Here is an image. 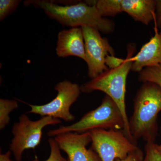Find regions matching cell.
Listing matches in <instances>:
<instances>
[{
    "mask_svg": "<svg viewBox=\"0 0 161 161\" xmlns=\"http://www.w3.org/2000/svg\"><path fill=\"white\" fill-rule=\"evenodd\" d=\"M24 3L43 9L49 18L63 26L71 28L89 26L104 34L111 33L115 30L113 21L102 17L95 5H88L85 1L64 5L45 0L26 1Z\"/></svg>",
    "mask_w": 161,
    "mask_h": 161,
    "instance_id": "6da1fadb",
    "label": "cell"
},
{
    "mask_svg": "<svg viewBox=\"0 0 161 161\" xmlns=\"http://www.w3.org/2000/svg\"><path fill=\"white\" fill-rule=\"evenodd\" d=\"M19 107L15 99H0V130H3L10 122L9 114Z\"/></svg>",
    "mask_w": 161,
    "mask_h": 161,
    "instance_id": "5bb4252c",
    "label": "cell"
},
{
    "mask_svg": "<svg viewBox=\"0 0 161 161\" xmlns=\"http://www.w3.org/2000/svg\"><path fill=\"white\" fill-rule=\"evenodd\" d=\"M144 154H131L124 159H117L115 161H142Z\"/></svg>",
    "mask_w": 161,
    "mask_h": 161,
    "instance_id": "44dd1931",
    "label": "cell"
},
{
    "mask_svg": "<svg viewBox=\"0 0 161 161\" xmlns=\"http://www.w3.org/2000/svg\"><path fill=\"white\" fill-rule=\"evenodd\" d=\"M123 12L148 25L155 18L156 0H122Z\"/></svg>",
    "mask_w": 161,
    "mask_h": 161,
    "instance_id": "7c38bea8",
    "label": "cell"
},
{
    "mask_svg": "<svg viewBox=\"0 0 161 161\" xmlns=\"http://www.w3.org/2000/svg\"><path fill=\"white\" fill-rule=\"evenodd\" d=\"M81 27L84 40L88 75L92 79L109 69L106 64L107 57L109 55L115 56V52L108 39L102 37L97 30L89 26Z\"/></svg>",
    "mask_w": 161,
    "mask_h": 161,
    "instance_id": "ba28073f",
    "label": "cell"
},
{
    "mask_svg": "<svg viewBox=\"0 0 161 161\" xmlns=\"http://www.w3.org/2000/svg\"><path fill=\"white\" fill-rule=\"evenodd\" d=\"M60 123V119L50 116H42L40 119L34 121L30 119L26 114L20 115L19 121L13 126V138L9 145V149L16 161H22V155L25 150L34 149L40 145L43 128Z\"/></svg>",
    "mask_w": 161,
    "mask_h": 161,
    "instance_id": "5b68a950",
    "label": "cell"
},
{
    "mask_svg": "<svg viewBox=\"0 0 161 161\" xmlns=\"http://www.w3.org/2000/svg\"><path fill=\"white\" fill-rule=\"evenodd\" d=\"M124 127V118L119 108L112 98L106 95L98 108L85 114L78 122L49 130L47 135L55 137L66 132L82 133L98 129L123 130Z\"/></svg>",
    "mask_w": 161,
    "mask_h": 161,
    "instance_id": "277c9868",
    "label": "cell"
},
{
    "mask_svg": "<svg viewBox=\"0 0 161 161\" xmlns=\"http://www.w3.org/2000/svg\"><path fill=\"white\" fill-rule=\"evenodd\" d=\"M139 74L138 80L141 82H153L161 87V64L145 68Z\"/></svg>",
    "mask_w": 161,
    "mask_h": 161,
    "instance_id": "9a60e30c",
    "label": "cell"
},
{
    "mask_svg": "<svg viewBox=\"0 0 161 161\" xmlns=\"http://www.w3.org/2000/svg\"><path fill=\"white\" fill-rule=\"evenodd\" d=\"M55 89L58 95L48 103L41 105L26 103L31 108L27 113L37 114L42 117L50 116L66 122L75 120V115L70 112V109L80 96V86L78 84L64 80L57 84Z\"/></svg>",
    "mask_w": 161,
    "mask_h": 161,
    "instance_id": "52a82bcc",
    "label": "cell"
},
{
    "mask_svg": "<svg viewBox=\"0 0 161 161\" xmlns=\"http://www.w3.org/2000/svg\"><path fill=\"white\" fill-rule=\"evenodd\" d=\"M161 111V87L153 82H143L136 94L133 113L129 119L130 132L136 142L142 139L147 142H155Z\"/></svg>",
    "mask_w": 161,
    "mask_h": 161,
    "instance_id": "7a4b0ae2",
    "label": "cell"
},
{
    "mask_svg": "<svg viewBox=\"0 0 161 161\" xmlns=\"http://www.w3.org/2000/svg\"><path fill=\"white\" fill-rule=\"evenodd\" d=\"M160 33L161 35V31L160 32Z\"/></svg>",
    "mask_w": 161,
    "mask_h": 161,
    "instance_id": "cb8c5ba5",
    "label": "cell"
},
{
    "mask_svg": "<svg viewBox=\"0 0 161 161\" xmlns=\"http://www.w3.org/2000/svg\"><path fill=\"white\" fill-rule=\"evenodd\" d=\"M91 132L92 149L102 161L123 160L131 154H143L140 148L128 138L123 130L98 129Z\"/></svg>",
    "mask_w": 161,
    "mask_h": 161,
    "instance_id": "8992f818",
    "label": "cell"
},
{
    "mask_svg": "<svg viewBox=\"0 0 161 161\" xmlns=\"http://www.w3.org/2000/svg\"><path fill=\"white\" fill-rule=\"evenodd\" d=\"M50 147V154L49 158L44 161H69L68 159L64 158L61 155L60 149L54 138H50L48 140ZM32 161H40L37 157H36Z\"/></svg>",
    "mask_w": 161,
    "mask_h": 161,
    "instance_id": "e0dca14e",
    "label": "cell"
},
{
    "mask_svg": "<svg viewBox=\"0 0 161 161\" xmlns=\"http://www.w3.org/2000/svg\"><path fill=\"white\" fill-rule=\"evenodd\" d=\"M11 153L10 150H9L5 153H1V154H0V161H12L10 159Z\"/></svg>",
    "mask_w": 161,
    "mask_h": 161,
    "instance_id": "7402d4cb",
    "label": "cell"
},
{
    "mask_svg": "<svg viewBox=\"0 0 161 161\" xmlns=\"http://www.w3.org/2000/svg\"><path fill=\"white\" fill-rule=\"evenodd\" d=\"M125 59L116 58L115 56H108L106 60V64L109 67V69L115 68L120 65L124 62Z\"/></svg>",
    "mask_w": 161,
    "mask_h": 161,
    "instance_id": "d6986e66",
    "label": "cell"
},
{
    "mask_svg": "<svg viewBox=\"0 0 161 161\" xmlns=\"http://www.w3.org/2000/svg\"><path fill=\"white\" fill-rule=\"evenodd\" d=\"M154 35L144 44L137 54L133 56L131 71L140 72L145 68L161 64V35L155 24Z\"/></svg>",
    "mask_w": 161,
    "mask_h": 161,
    "instance_id": "8fae6325",
    "label": "cell"
},
{
    "mask_svg": "<svg viewBox=\"0 0 161 161\" xmlns=\"http://www.w3.org/2000/svg\"><path fill=\"white\" fill-rule=\"evenodd\" d=\"M156 147L157 149L158 150V152H159L161 154V144L160 145H158V144H156Z\"/></svg>",
    "mask_w": 161,
    "mask_h": 161,
    "instance_id": "603a6c76",
    "label": "cell"
},
{
    "mask_svg": "<svg viewBox=\"0 0 161 161\" xmlns=\"http://www.w3.org/2000/svg\"><path fill=\"white\" fill-rule=\"evenodd\" d=\"M126 58L120 65L115 68L109 69L96 78L83 84L80 86L81 92L91 93L99 91L105 93L114 101L119 108L123 117L125 127L123 131L126 136L134 143L130 130L129 119L126 108V86L128 75L131 70L133 61L131 58L136 51L135 43H130L127 45Z\"/></svg>",
    "mask_w": 161,
    "mask_h": 161,
    "instance_id": "3957f363",
    "label": "cell"
},
{
    "mask_svg": "<svg viewBox=\"0 0 161 161\" xmlns=\"http://www.w3.org/2000/svg\"><path fill=\"white\" fill-rule=\"evenodd\" d=\"M61 150L66 153L69 161H102L98 154L87 146L92 142L91 132H69L55 136Z\"/></svg>",
    "mask_w": 161,
    "mask_h": 161,
    "instance_id": "9c48e42d",
    "label": "cell"
},
{
    "mask_svg": "<svg viewBox=\"0 0 161 161\" xmlns=\"http://www.w3.org/2000/svg\"><path fill=\"white\" fill-rule=\"evenodd\" d=\"M56 51V53L60 58L75 56L86 61L81 27H72L59 32Z\"/></svg>",
    "mask_w": 161,
    "mask_h": 161,
    "instance_id": "30bf717a",
    "label": "cell"
},
{
    "mask_svg": "<svg viewBox=\"0 0 161 161\" xmlns=\"http://www.w3.org/2000/svg\"><path fill=\"white\" fill-rule=\"evenodd\" d=\"M154 21L158 28H161V0H156L155 18Z\"/></svg>",
    "mask_w": 161,
    "mask_h": 161,
    "instance_id": "ffe728a7",
    "label": "cell"
},
{
    "mask_svg": "<svg viewBox=\"0 0 161 161\" xmlns=\"http://www.w3.org/2000/svg\"><path fill=\"white\" fill-rule=\"evenodd\" d=\"M122 0H98L95 1V5L103 17H114L123 12Z\"/></svg>",
    "mask_w": 161,
    "mask_h": 161,
    "instance_id": "4fadbf2b",
    "label": "cell"
},
{
    "mask_svg": "<svg viewBox=\"0 0 161 161\" xmlns=\"http://www.w3.org/2000/svg\"><path fill=\"white\" fill-rule=\"evenodd\" d=\"M145 156L142 161H161V154L155 142H147L145 146Z\"/></svg>",
    "mask_w": 161,
    "mask_h": 161,
    "instance_id": "ac0fdd59",
    "label": "cell"
},
{
    "mask_svg": "<svg viewBox=\"0 0 161 161\" xmlns=\"http://www.w3.org/2000/svg\"><path fill=\"white\" fill-rule=\"evenodd\" d=\"M21 1L19 0L0 1V21H3L17 9Z\"/></svg>",
    "mask_w": 161,
    "mask_h": 161,
    "instance_id": "2e32d148",
    "label": "cell"
}]
</instances>
